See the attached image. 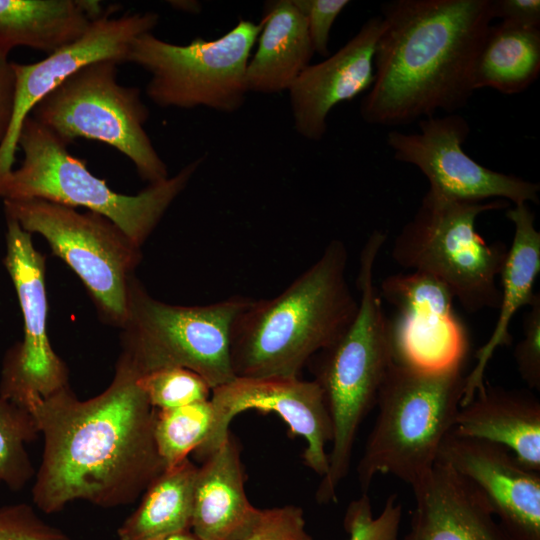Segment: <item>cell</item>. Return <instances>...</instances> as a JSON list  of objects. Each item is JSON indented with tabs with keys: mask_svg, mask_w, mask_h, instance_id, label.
<instances>
[{
	"mask_svg": "<svg viewBox=\"0 0 540 540\" xmlns=\"http://www.w3.org/2000/svg\"><path fill=\"white\" fill-rule=\"evenodd\" d=\"M138 377L119 357L111 383L97 396L80 400L68 386L28 407L43 435L32 487L39 510L56 513L76 500L128 505L165 469L154 440L155 408Z\"/></svg>",
	"mask_w": 540,
	"mask_h": 540,
	"instance_id": "obj_1",
	"label": "cell"
},
{
	"mask_svg": "<svg viewBox=\"0 0 540 540\" xmlns=\"http://www.w3.org/2000/svg\"><path fill=\"white\" fill-rule=\"evenodd\" d=\"M380 16L374 79L361 118L397 127L464 107L494 19L492 0H392L382 4Z\"/></svg>",
	"mask_w": 540,
	"mask_h": 540,
	"instance_id": "obj_2",
	"label": "cell"
},
{
	"mask_svg": "<svg viewBox=\"0 0 540 540\" xmlns=\"http://www.w3.org/2000/svg\"><path fill=\"white\" fill-rule=\"evenodd\" d=\"M347 261L345 244L333 239L279 295L250 299L231 329L235 377H299L343 333L358 307L346 278Z\"/></svg>",
	"mask_w": 540,
	"mask_h": 540,
	"instance_id": "obj_3",
	"label": "cell"
},
{
	"mask_svg": "<svg viewBox=\"0 0 540 540\" xmlns=\"http://www.w3.org/2000/svg\"><path fill=\"white\" fill-rule=\"evenodd\" d=\"M386 240L387 233L379 229L367 238L359 257L356 314L343 333L310 360L313 380L323 392L333 427L328 471L316 492L319 503L337 500L358 429L376 405L380 387L395 361L390 320L374 283L375 263Z\"/></svg>",
	"mask_w": 540,
	"mask_h": 540,
	"instance_id": "obj_4",
	"label": "cell"
},
{
	"mask_svg": "<svg viewBox=\"0 0 540 540\" xmlns=\"http://www.w3.org/2000/svg\"><path fill=\"white\" fill-rule=\"evenodd\" d=\"M67 147L28 116L17 143L23 161L0 181V199H42L72 208L84 207L109 219L139 247L205 160V156H200L174 176L148 184L135 195H126L115 192L104 179L94 176L86 162L72 155Z\"/></svg>",
	"mask_w": 540,
	"mask_h": 540,
	"instance_id": "obj_5",
	"label": "cell"
},
{
	"mask_svg": "<svg viewBox=\"0 0 540 540\" xmlns=\"http://www.w3.org/2000/svg\"><path fill=\"white\" fill-rule=\"evenodd\" d=\"M463 366L424 371L395 362L380 387L378 415L357 465L362 494L377 475L412 485L437 461L464 396Z\"/></svg>",
	"mask_w": 540,
	"mask_h": 540,
	"instance_id": "obj_6",
	"label": "cell"
},
{
	"mask_svg": "<svg viewBox=\"0 0 540 540\" xmlns=\"http://www.w3.org/2000/svg\"><path fill=\"white\" fill-rule=\"evenodd\" d=\"M509 205L503 199L458 200L428 190L397 234L391 256L402 268L441 281L468 313L498 309L501 290L496 278L508 247L500 241L487 243L476 231V220Z\"/></svg>",
	"mask_w": 540,
	"mask_h": 540,
	"instance_id": "obj_7",
	"label": "cell"
},
{
	"mask_svg": "<svg viewBox=\"0 0 540 540\" xmlns=\"http://www.w3.org/2000/svg\"><path fill=\"white\" fill-rule=\"evenodd\" d=\"M250 298L234 295L207 305H173L151 296L134 277L121 329L123 358L139 374L181 367L214 389L235 378L230 361L232 325Z\"/></svg>",
	"mask_w": 540,
	"mask_h": 540,
	"instance_id": "obj_8",
	"label": "cell"
},
{
	"mask_svg": "<svg viewBox=\"0 0 540 540\" xmlns=\"http://www.w3.org/2000/svg\"><path fill=\"white\" fill-rule=\"evenodd\" d=\"M119 63H90L41 99L29 116L69 145L77 138L103 142L134 164L148 184L169 177L144 126L150 112L137 87L118 82Z\"/></svg>",
	"mask_w": 540,
	"mask_h": 540,
	"instance_id": "obj_9",
	"label": "cell"
},
{
	"mask_svg": "<svg viewBox=\"0 0 540 540\" xmlns=\"http://www.w3.org/2000/svg\"><path fill=\"white\" fill-rule=\"evenodd\" d=\"M260 31V22L240 18L219 38L196 37L186 45L148 32L132 41L125 62L151 75L146 95L159 107L233 113L246 100V69Z\"/></svg>",
	"mask_w": 540,
	"mask_h": 540,
	"instance_id": "obj_10",
	"label": "cell"
},
{
	"mask_svg": "<svg viewBox=\"0 0 540 540\" xmlns=\"http://www.w3.org/2000/svg\"><path fill=\"white\" fill-rule=\"evenodd\" d=\"M5 216L41 235L81 279L109 325L126 320L129 288L141 247L106 217L42 199L3 201Z\"/></svg>",
	"mask_w": 540,
	"mask_h": 540,
	"instance_id": "obj_11",
	"label": "cell"
},
{
	"mask_svg": "<svg viewBox=\"0 0 540 540\" xmlns=\"http://www.w3.org/2000/svg\"><path fill=\"white\" fill-rule=\"evenodd\" d=\"M5 219L3 262L18 297L24 335L3 358L0 396L27 410L33 402L68 387L69 371L47 334L45 257L34 247L31 233L13 218Z\"/></svg>",
	"mask_w": 540,
	"mask_h": 540,
	"instance_id": "obj_12",
	"label": "cell"
},
{
	"mask_svg": "<svg viewBox=\"0 0 540 540\" xmlns=\"http://www.w3.org/2000/svg\"><path fill=\"white\" fill-rule=\"evenodd\" d=\"M418 126L414 133L391 130L386 142L395 160L415 166L427 178L428 190L458 200L539 203V183L491 170L464 151L470 125L462 115L431 116Z\"/></svg>",
	"mask_w": 540,
	"mask_h": 540,
	"instance_id": "obj_13",
	"label": "cell"
},
{
	"mask_svg": "<svg viewBox=\"0 0 540 540\" xmlns=\"http://www.w3.org/2000/svg\"><path fill=\"white\" fill-rule=\"evenodd\" d=\"M213 420L205 441L194 452L201 463L224 441L229 425L247 410L272 412L294 435L303 437L304 464L321 478L328 471L327 444L333 439L332 421L320 386L299 377H235L212 389Z\"/></svg>",
	"mask_w": 540,
	"mask_h": 540,
	"instance_id": "obj_14",
	"label": "cell"
},
{
	"mask_svg": "<svg viewBox=\"0 0 540 540\" xmlns=\"http://www.w3.org/2000/svg\"><path fill=\"white\" fill-rule=\"evenodd\" d=\"M378 289L382 301L396 309L390 320L395 362L424 371L464 366L468 333L441 281L410 271L387 276Z\"/></svg>",
	"mask_w": 540,
	"mask_h": 540,
	"instance_id": "obj_15",
	"label": "cell"
},
{
	"mask_svg": "<svg viewBox=\"0 0 540 540\" xmlns=\"http://www.w3.org/2000/svg\"><path fill=\"white\" fill-rule=\"evenodd\" d=\"M159 22L155 12H136L111 18L106 12L77 40L31 64L13 62L15 101L12 121L0 144V181L13 169L19 134L34 106L82 67L103 59L125 62L132 41L152 32Z\"/></svg>",
	"mask_w": 540,
	"mask_h": 540,
	"instance_id": "obj_16",
	"label": "cell"
},
{
	"mask_svg": "<svg viewBox=\"0 0 540 540\" xmlns=\"http://www.w3.org/2000/svg\"><path fill=\"white\" fill-rule=\"evenodd\" d=\"M437 461L479 491L514 540H540V472L522 465L501 445L451 431Z\"/></svg>",
	"mask_w": 540,
	"mask_h": 540,
	"instance_id": "obj_17",
	"label": "cell"
},
{
	"mask_svg": "<svg viewBox=\"0 0 540 540\" xmlns=\"http://www.w3.org/2000/svg\"><path fill=\"white\" fill-rule=\"evenodd\" d=\"M382 28L380 15L368 19L339 50L307 66L291 85L288 92L293 127L301 137L322 140L331 110L370 89Z\"/></svg>",
	"mask_w": 540,
	"mask_h": 540,
	"instance_id": "obj_18",
	"label": "cell"
},
{
	"mask_svg": "<svg viewBox=\"0 0 540 540\" xmlns=\"http://www.w3.org/2000/svg\"><path fill=\"white\" fill-rule=\"evenodd\" d=\"M410 486L415 510L402 540H514L479 491L449 466L436 461Z\"/></svg>",
	"mask_w": 540,
	"mask_h": 540,
	"instance_id": "obj_19",
	"label": "cell"
},
{
	"mask_svg": "<svg viewBox=\"0 0 540 540\" xmlns=\"http://www.w3.org/2000/svg\"><path fill=\"white\" fill-rule=\"evenodd\" d=\"M244 483L241 447L229 432L197 469L191 532L198 540H238L251 528L261 509L249 501Z\"/></svg>",
	"mask_w": 540,
	"mask_h": 540,
	"instance_id": "obj_20",
	"label": "cell"
},
{
	"mask_svg": "<svg viewBox=\"0 0 540 540\" xmlns=\"http://www.w3.org/2000/svg\"><path fill=\"white\" fill-rule=\"evenodd\" d=\"M451 432L501 445L540 472V402L528 391L484 382L460 407Z\"/></svg>",
	"mask_w": 540,
	"mask_h": 540,
	"instance_id": "obj_21",
	"label": "cell"
},
{
	"mask_svg": "<svg viewBox=\"0 0 540 540\" xmlns=\"http://www.w3.org/2000/svg\"><path fill=\"white\" fill-rule=\"evenodd\" d=\"M506 217L514 225V236L499 275L502 288L498 320L487 342L476 352L475 367L466 375L461 406L469 402L485 382V371L496 349L511 343L509 326L517 311L529 306L536 295L540 232L535 227V214L528 204H517L506 211Z\"/></svg>",
	"mask_w": 540,
	"mask_h": 540,
	"instance_id": "obj_22",
	"label": "cell"
},
{
	"mask_svg": "<svg viewBox=\"0 0 540 540\" xmlns=\"http://www.w3.org/2000/svg\"><path fill=\"white\" fill-rule=\"evenodd\" d=\"M259 22L257 49L246 69L247 91H288L314 55L306 18L295 0H275L265 3Z\"/></svg>",
	"mask_w": 540,
	"mask_h": 540,
	"instance_id": "obj_23",
	"label": "cell"
},
{
	"mask_svg": "<svg viewBox=\"0 0 540 540\" xmlns=\"http://www.w3.org/2000/svg\"><path fill=\"white\" fill-rule=\"evenodd\" d=\"M106 12L94 0H0V52L28 47L50 54Z\"/></svg>",
	"mask_w": 540,
	"mask_h": 540,
	"instance_id": "obj_24",
	"label": "cell"
},
{
	"mask_svg": "<svg viewBox=\"0 0 540 540\" xmlns=\"http://www.w3.org/2000/svg\"><path fill=\"white\" fill-rule=\"evenodd\" d=\"M540 74V27L501 20L491 25L478 52L473 88L505 95L529 88Z\"/></svg>",
	"mask_w": 540,
	"mask_h": 540,
	"instance_id": "obj_25",
	"label": "cell"
},
{
	"mask_svg": "<svg viewBox=\"0 0 540 540\" xmlns=\"http://www.w3.org/2000/svg\"><path fill=\"white\" fill-rule=\"evenodd\" d=\"M197 469L189 458L164 469L117 529L119 540H163L190 532Z\"/></svg>",
	"mask_w": 540,
	"mask_h": 540,
	"instance_id": "obj_26",
	"label": "cell"
},
{
	"mask_svg": "<svg viewBox=\"0 0 540 540\" xmlns=\"http://www.w3.org/2000/svg\"><path fill=\"white\" fill-rule=\"evenodd\" d=\"M213 420L210 399L155 409L154 440L165 469L188 458L207 438Z\"/></svg>",
	"mask_w": 540,
	"mask_h": 540,
	"instance_id": "obj_27",
	"label": "cell"
},
{
	"mask_svg": "<svg viewBox=\"0 0 540 540\" xmlns=\"http://www.w3.org/2000/svg\"><path fill=\"white\" fill-rule=\"evenodd\" d=\"M40 432L32 415L0 396V488L22 490L35 476L26 445Z\"/></svg>",
	"mask_w": 540,
	"mask_h": 540,
	"instance_id": "obj_28",
	"label": "cell"
},
{
	"mask_svg": "<svg viewBox=\"0 0 540 540\" xmlns=\"http://www.w3.org/2000/svg\"><path fill=\"white\" fill-rule=\"evenodd\" d=\"M137 383L155 409L181 407L209 400L212 389L197 373L170 367L139 376Z\"/></svg>",
	"mask_w": 540,
	"mask_h": 540,
	"instance_id": "obj_29",
	"label": "cell"
},
{
	"mask_svg": "<svg viewBox=\"0 0 540 540\" xmlns=\"http://www.w3.org/2000/svg\"><path fill=\"white\" fill-rule=\"evenodd\" d=\"M402 513V504L392 494L380 514L374 517L368 494H362L350 502L344 528L349 540H397Z\"/></svg>",
	"mask_w": 540,
	"mask_h": 540,
	"instance_id": "obj_30",
	"label": "cell"
},
{
	"mask_svg": "<svg viewBox=\"0 0 540 540\" xmlns=\"http://www.w3.org/2000/svg\"><path fill=\"white\" fill-rule=\"evenodd\" d=\"M0 540H73L27 503L0 506Z\"/></svg>",
	"mask_w": 540,
	"mask_h": 540,
	"instance_id": "obj_31",
	"label": "cell"
},
{
	"mask_svg": "<svg viewBox=\"0 0 540 540\" xmlns=\"http://www.w3.org/2000/svg\"><path fill=\"white\" fill-rule=\"evenodd\" d=\"M238 540H313L302 508L285 505L261 509L251 528Z\"/></svg>",
	"mask_w": 540,
	"mask_h": 540,
	"instance_id": "obj_32",
	"label": "cell"
},
{
	"mask_svg": "<svg viewBox=\"0 0 540 540\" xmlns=\"http://www.w3.org/2000/svg\"><path fill=\"white\" fill-rule=\"evenodd\" d=\"M514 359L522 380L540 390V294L536 293L523 317V338L515 347Z\"/></svg>",
	"mask_w": 540,
	"mask_h": 540,
	"instance_id": "obj_33",
	"label": "cell"
},
{
	"mask_svg": "<svg viewBox=\"0 0 540 540\" xmlns=\"http://www.w3.org/2000/svg\"><path fill=\"white\" fill-rule=\"evenodd\" d=\"M295 2L306 18L314 53L328 57L332 26L350 2L348 0H295Z\"/></svg>",
	"mask_w": 540,
	"mask_h": 540,
	"instance_id": "obj_34",
	"label": "cell"
},
{
	"mask_svg": "<svg viewBox=\"0 0 540 540\" xmlns=\"http://www.w3.org/2000/svg\"><path fill=\"white\" fill-rule=\"evenodd\" d=\"M493 17L540 27L539 0H492Z\"/></svg>",
	"mask_w": 540,
	"mask_h": 540,
	"instance_id": "obj_35",
	"label": "cell"
},
{
	"mask_svg": "<svg viewBox=\"0 0 540 540\" xmlns=\"http://www.w3.org/2000/svg\"><path fill=\"white\" fill-rule=\"evenodd\" d=\"M15 101V72L8 55L0 52V144L10 127Z\"/></svg>",
	"mask_w": 540,
	"mask_h": 540,
	"instance_id": "obj_36",
	"label": "cell"
},
{
	"mask_svg": "<svg viewBox=\"0 0 540 540\" xmlns=\"http://www.w3.org/2000/svg\"><path fill=\"white\" fill-rule=\"evenodd\" d=\"M172 6L188 13H199L201 4L197 1H172Z\"/></svg>",
	"mask_w": 540,
	"mask_h": 540,
	"instance_id": "obj_37",
	"label": "cell"
},
{
	"mask_svg": "<svg viewBox=\"0 0 540 540\" xmlns=\"http://www.w3.org/2000/svg\"><path fill=\"white\" fill-rule=\"evenodd\" d=\"M163 540H198V539L190 531V532H186L182 534H177Z\"/></svg>",
	"mask_w": 540,
	"mask_h": 540,
	"instance_id": "obj_38",
	"label": "cell"
}]
</instances>
